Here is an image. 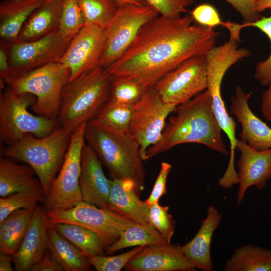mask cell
<instances>
[{
    "label": "cell",
    "mask_w": 271,
    "mask_h": 271,
    "mask_svg": "<svg viewBox=\"0 0 271 271\" xmlns=\"http://www.w3.org/2000/svg\"><path fill=\"white\" fill-rule=\"evenodd\" d=\"M110 189L105 209L124 216L137 224L152 226L150 221V205L142 201L133 183L117 178L110 179Z\"/></svg>",
    "instance_id": "obj_20"
},
{
    "label": "cell",
    "mask_w": 271,
    "mask_h": 271,
    "mask_svg": "<svg viewBox=\"0 0 271 271\" xmlns=\"http://www.w3.org/2000/svg\"><path fill=\"white\" fill-rule=\"evenodd\" d=\"M172 168L171 164L166 162H162L160 170L153 189L148 198L146 200L149 205L159 203L160 198L167 193V180Z\"/></svg>",
    "instance_id": "obj_40"
},
{
    "label": "cell",
    "mask_w": 271,
    "mask_h": 271,
    "mask_svg": "<svg viewBox=\"0 0 271 271\" xmlns=\"http://www.w3.org/2000/svg\"><path fill=\"white\" fill-rule=\"evenodd\" d=\"M176 106L165 102L154 86L134 104L128 132L139 144L144 161L148 149L160 140L166 119Z\"/></svg>",
    "instance_id": "obj_11"
},
{
    "label": "cell",
    "mask_w": 271,
    "mask_h": 271,
    "mask_svg": "<svg viewBox=\"0 0 271 271\" xmlns=\"http://www.w3.org/2000/svg\"><path fill=\"white\" fill-rule=\"evenodd\" d=\"M50 224L48 211L38 204L18 250L12 255L16 270H30L48 250Z\"/></svg>",
    "instance_id": "obj_17"
},
{
    "label": "cell",
    "mask_w": 271,
    "mask_h": 271,
    "mask_svg": "<svg viewBox=\"0 0 271 271\" xmlns=\"http://www.w3.org/2000/svg\"><path fill=\"white\" fill-rule=\"evenodd\" d=\"M72 39L64 37L57 30L34 41L9 43L8 73L24 72L58 62Z\"/></svg>",
    "instance_id": "obj_13"
},
{
    "label": "cell",
    "mask_w": 271,
    "mask_h": 271,
    "mask_svg": "<svg viewBox=\"0 0 271 271\" xmlns=\"http://www.w3.org/2000/svg\"><path fill=\"white\" fill-rule=\"evenodd\" d=\"M81 167L79 185L82 201L105 209L110 193V179L106 177L98 156L86 143L82 152Z\"/></svg>",
    "instance_id": "obj_19"
},
{
    "label": "cell",
    "mask_w": 271,
    "mask_h": 271,
    "mask_svg": "<svg viewBox=\"0 0 271 271\" xmlns=\"http://www.w3.org/2000/svg\"><path fill=\"white\" fill-rule=\"evenodd\" d=\"M28 165L18 164L2 155L0 157V196L20 192H29L45 198L41 183L34 177Z\"/></svg>",
    "instance_id": "obj_22"
},
{
    "label": "cell",
    "mask_w": 271,
    "mask_h": 271,
    "mask_svg": "<svg viewBox=\"0 0 271 271\" xmlns=\"http://www.w3.org/2000/svg\"><path fill=\"white\" fill-rule=\"evenodd\" d=\"M71 134L61 127L43 138L26 134L14 144L2 146L1 155L30 166L41 183L45 197L63 164Z\"/></svg>",
    "instance_id": "obj_5"
},
{
    "label": "cell",
    "mask_w": 271,
    "mask_h": 271,
    "mask_svg": "<svg viewBox=\"0 0 271 271\" xmlns=\"http://www.w3.org/2000/svg\"><path fill=\"white\" fill-rule=\"evenodd\" d=\"M112 78L105 68L99 66L67 82L57 117L60 127L72 133L91 120L108 100Z\"/></svg>",
    "instance_id": "obj_3"
},
{
    "label": "cell",
    "mask_w": 271,
    "mask_h": 271,
    "mask_svg": "<svg viewBox=\"0 0 271 271\" xmlns=\"http://www.w3.org/2000/svg\"><path fill=\"white\" fill-rule=\"evenodd\" d=\"M263 92L261 102V110L263 116L271 122V83Z\"/></svg>",
    "instance_id": "obj_44"
},
{
    "label": "cell",
    "mask_w": 271,
    "mask_h": 271,
    "mask_svg": "<svg viewBox=\"0 0 271 271\" xmlns=\"http://www.w3.org/2000/svg\"><path fill=\"white\" fill-rule=\"evenodd\" d=\"M236 150L240 152L237 162L239 186L236 199L237 205H239L249 187L254 186L258 189H262L271 179V148L256 150L237 140Z\"/></svg>",
    "instance_id": "obj_16"
},
{
    "label": "cell",
    "mask_w": 271,
    "mask_h": 271,
    "mask_svg": "<svg viewBox=\"0 0 271 271\" xmlns=\"http://www.w3.org/2000/svg\"><path fill=\"white\" fill-rule=\"evenodd\" d=\"M267 9L271 10V0H256L255 10L259 13Z\"/></svg>",
    "instance_id": "obj_46"
},
{
    "label": "cell",
    "mask_w": 271,
    "mask_h": 271,
    "mask_svg": "<svg viewBox=\"0 0 271 271\" xmlns=\"http://www.w3.org/2000/svg\"><path fill=\"white\" fill-rule=\"evenodd\" d=\"M146 89L133 79L123 76H112L108 101L117 104L133 105Z\"/></svg>",
    "instance_id": "obj_33"
},
{
    "label": "cell",
    "mask_w": 271,
    "mask_h": 271,
    "mask_svg": "<svg viewBox=\"0 0 271 271\" xmlns=\"http://www.w3.org/2000/svg\"><path fill=\"white\" fill-rule=\"evenodd\" d=\"M225 271H271V250L250 244L235 249L226 260Z\"/></svg>",
    "instance_id": "obj_27"
},
{
    "label": "cell",
    "mask_w": 271,
    "mask_h": 271,
    "mask_svg": "<svg viewBox=\"0 0 271 271\" xmlns=\"http://www.w3.org/2000/svg\"><path fill=\"white\" fill-rule=\"evenodd\" d=\"M119 7L126 5L133 4L138 6L148 5L145 0H114Z\"/></svg>",
    "instance_id": "obj_47"
},
{
    "label": "cell",
    "mask_w": 271,
    "mask_h": 271,
    "mask_svg": "<svg viewBox=\"0 0 271 271\" xmlns=\"http://www.w3.org/2000/svg\"><path fill=\"white\" fill-rule=\"evenodd\" d=\"M85 25L77 0H63L58 28L64 37L73 38Z\"/></svg>",
    "instance_id": "obj_34"
},
{
    "label": "cell",
    "mask_w": 271,
    "mask_h": 271,
    "mask_svg": "<svg viewBox=\"0 0 271 271\" xmlns=\"http://www.w3.org/2000/svg\"><path fill=\"white\" fill-rule=\"evenodd\" d=\"M222 218V215L216 208L210 205L198 231L189 242L181 246L183 252L195 268L203 271L213 270L210 245L213 234Z\"/></svg>",
    "instance_id": "obj_21"
},
{
    "label": "cell",
    "mask_w": 271,
    "mask_h": 271,
    "mask_svg": "<svg viewBox=\"0 0 271 271\" xmlns=\"http://www.w3.org/2000/svg\"><path fill=\"white\" fill-rule=\"evenodd\" d=\"M133 105L117 104L107 101L88 122L107 131L127 132Z\"/></svg>",
    "instance_id": "obj_29"
},
{
    "label": "cell",
    "mask_w": 271,
    "mask_h": 271,
    "mask_svg": "<svg viewBox=\"0 0 271 271\" xmlns=\"http://www.w3.org/2000/svg\"><path fill=\"white\" fill-rule=\"evenodd\" d=\"M148 5L162 16H181L187 12L186 8L193 4L194 0H145Z\"/></svg>",
    "instance_id": "obj_38"
},
{
    "label": "cell",
    "mask_w": 271,
    "mask_h": 271,
    "mask_svg": "<svg viewBox=\"0 0 271 271\" xmlns=\"http://www.w3.org/2000/svg\"><path fill=\"white\" fill-rule=\"evenodd\" d=\"M84 137L112 178L131 181L140 195L145 183L144 161L139 144L128 132H111L87 122Z\"/></svg>",
    "instance_id": "obj_4"
},
{
    "label": "cell",
    "mask_w": 271,
    "mask_h": 271,
    "mask_svg": "<svg viewBox=\"0 0 271 271\" xmlns=\"http://www.w3.org/2000/svg\"><path fill=\"white\" fill-rule=\"evenodd\" d=\"M230 4L242 16L243 23L254 22L261 18L255 10L256 0H225Z\"/></svg>",
    "instance_id": "obj_41"
},
{
    "label": "cell",
    "mask_w": 271,
    "mask_h": 271,
    "mask_svg": "<svg viewBox=\"0 0 271 271\" xmlns=\"http://www.w3.org/2000/svg\"><path fill=\"white\" fill-rule=\"evenodd\" d=\"M173 112L160 140L148 149L146 160L178 145L190 143L202 144L223 155H229L222 140L207 89L177 106Z\"/></svg>",
    "instance_id": "obj_2"
},
{
    "label": "cell",
    "mask_w": 271,
    "mask_h": 271,
    "mask_svg": "<svg viewBox=\"0 0 271 271\" xmlns=\"http://www.w3.org/2000/svg\"><path fill=\"white\" fill-rule=\"evenodd\" d=\"M193 22L191 15L158 16L141 29L125 52L106 69L113 77L133 79L147 89L154 86L186 60L206 55L215 46L219 33Z\"/></svg>",
    "instance_id": "obj_1"
},
{
    "label": "cell",
    "mask_w": 271,
    "mask_h": 271,
    "mask_svg": "<svg viewBox=\"0 0 271 271\" xmlns=\"http://www.w3.org/2000/svg\"><path fill=\"white\" fill-rule=\"evenodd\" d=\"M62 4L63 0H44L29 17L14 43L34 41L57 30Z\"/></svg>",
    "instance_id": "obj_23"
},
{
    "label": "cell",
    "mask_w": 271,
    "mask_h": 271,
    "mask_svg": "<svg viewBox=\"0 0 271 271\" xmlns=\"http://www.w3.org/2000/svg\"><path fill=\"white\" fill-rule=\"evenodd\" d=\"M144 246H138L131 250L114 256L87 257L91 265L97 271H119L125 267L128 261L141 251Z\"/></svg>",
    "instance_id": "obj_37"
},
{
    "label": "cell",
    "mask_w": 271,
    "mask_h": 271,
    "mask_svg": "<svg viewBox=\"0 0 271 271\" xmlns=\"http://www.w3.org/2000/svg\"><path fill=\"white\" fill-rule=\"evenodd\" d=\"M30 270L63 271V269L48 249L43 256L33 264Z\"/></svg>",
    "instance_id": "obj_42"
},
{
    "label": "cell",
    "mask_w": 271,
    "mask_h": 271,
    "mask_svg": "<svg viewBox=\"0 0 271 271\" xmlns=\"http://www.w3.org/2000/svg\"><path fill=\"white\" fill-rule=\"evenodd\" d=\"M159 14L149 5L126 4L119 7L105 29L106 40L100 66L106 68L118 60L132 44L141 29Z\"/></svg>",
    "instance_id": "obj_9"
},
{
    "label": "cell",
    "mask_w": 271,
    "mask_h": 271,
    "mask_svg": "<svg viewBox=\"0 0 271 271\" xmlns=\"http://www.w3.org/2000/svg\"><path fill=\"white\" fill-rule=\"evenodd\" d=\"M9 43L1 41L0 43V76H3L9 71Z\"/></svg>",
    "instance_id": "obj_43"
},
{
    "label": "cell",
    "mask_w": 271,
    "mask_h": 271,
    "mask_svg": "<svg viewBox=\"0 0 271 271\" xmlns=\"http://www.w3.org/2000/svg\"><path fill=\"white\" fill-rule=\"evenodd\" d=\"M85 25L105 29L119 6L114 0H77Z\"/></svg>",
    "instance_id": "obj_32"
},
{
    "label": "cell",
    "mask_w": 271,
    "mask_h": 271,
    "mask_svg": "<svg viewBox=\"0 0 271 271\" xmlns=\"http://www.w3.org/2000/svg\"><path fill=\"white\" fill-rule=\"evenodd\" d=\"M194 21L201 25L214 28L222 25V21L216 9L212 5L203 4L196 7L191 12Z\"/></svg>",
    "instance_id": "obj_39"
},
{
    "label": "cell",
    "mask_w": 271,
    "mask_h": 271,
    "mask_svg": "<svg viewBox=\"0 0 271 271\" xmlns=\"http://www.w3.org/2000/svg\"><path fill=\"white\" fill-rule=\"evenodd\" d=\"M36 98L31 94L20 93L6 85L0 96V142L11 146L26 134L38 138L49 135L60 127L57 119L31 113L28 110Z\"/></svg>",
    "instance_id": "obj_7"
},
{
    "label": "cell",
    "mask_w": 271,
    "mask_h": 271,
    "mask_svg": "<svg viewBox=\"0 0 271 271\" xmlns=\"http://www.w3.org/2000/svg\"><path fill=\"white\" fill-rule=\"evenodd\" d=\"M251 92H245L240 85L230 96V113L240 123V140L258 151L271 148V128L257 117L250 109L248 101Z\"/></svg>",
    "instance_id": "obj_18"
},
{
    "label": "cell",
    "mask_w": 271,
    "mask_h": 271,
    "mask_svg": "<svg viewBox=\"0 0 271 271\" xmlns=\"http://www.w3.org/2000/svg\"><path fill=\"white\" fill-rule=\"evenodd\" d=\"M34 208L16 210L0 222V250L13 255L18 250L32 219Z\"/></svg>",
    "instance_id": "obj_26"
},
{
    "label": "cell",
    "mask_w": 271,
    "mask_h": 271,
    "mask_svg": "<svg viewBox=\"0 0 271 271\" xmlns=\"http://www.w3.org/2000/svg\"><path fill=\"white\" fill-rule=\"evenodd\" d=\"M45 198L25 192H16L0 198V222L13 212L23 208H34Z\"/></svg>",
    "instance_id": "obj_35"
},
{
    "label": "cell",
    "mask_w": 271,
    "mask_h": 271,
    "mask_svg": "<svg viewBox=\"0 0 271 271\" xmlns=\"http://www.w3.org/2000/svg\"><path fill=\"white\" fill-rule=\"evenodd\" d=\"M129 271L194 270L191 262L178 244L165 243L145 246L125 266Z\"/></svg>",
    "instance_id": "obj_15"
},
{
    "label": "cell",
    "mask_w": 271,
    "mask_h": 271,
    "mask_svg": "<svg viewBox=\"0 0 271 271\" xmlns=\"http://www.w3.org/2000/svg\"><path fill=\"white\" fill-rule=\"evenodd\" d=\"M169 243L153 226L136 224L121 234L119 239L108 247L105 252L111 254L126 247Z\"/></svg>",
    "instance_id": "obj_30"
},
{
    "label": "cell",
    "mask_w": 271,
    "mask_h": 271,
    "mask_svg": "<svg viewBox=\"0 0 271 271\" xmlns=\"http://www.w3.org/2000/svg\"><path fill=\"white\" fill-rule=\"evenodd\" d=\"M86 124H81L71 134L69 146L58 175L45 197L43 204L48 211L69 209L83 201L79 179Z\"/></svg>",
    "instance_id": "obj_8"
},
{
    "label": "cell",
    "mask_w": 271,
    "mask_h": 271,
    "mask_svg": "<svg viewBox=\"0 0 271 271\" xmlns=\"http://www.w3.org/2000/svg\"><path fill=\"white\" fill-rule=\"evenodd\" d=\"M50 225L87 256L104 254L106 247L99 236L93 231L68 223H51Z\"/></svg>",
    "instance_id": "obj_28"
},
{
    "label": "cell",
    "mask_w": 271,
    "mask_h": 271,
    "mask_svg": "<svg viewBox=\"0 0 271 271\" xmlns=\"http://www.w3.org/2000/svg\"><path fill=\"white\" fill-rule=\"evenodd\" d=\"M44 0H3L0 4L1 41L14 43L32 12Z\"/></svg>",
    "instance_id": "obj_24"
},
{
    "label": "cell",
    "mask_w": 271,
    "mask_h": 271,
    "mask_svg": "<svg viewBox=\"0 0 271 271\" xmlns=\"http://www.w3.org/2000/svg\"><path fill=\"white\" fill-rule=\"evenodd\" d=\"M48 212L51 223L74 224L95 232L106 249L115 242L126 228L137 224L113 211L84 201L69 209Z\"/></svg>",
    "instance_id": "obj_10"
},
{
    "label": "cell",
    "mask_w": 271,
    "mask_h": 271,
    "mask_svg": "<svg viewBox=\"0 0 271 271\" xmlns=\"http://www.w3.org/2000/svg\"><path fill=\"white\" fill-rule=\"evenodd\" d=\"M206 55L191 57L163 76L154 85L161 99L178 106L207 89Z\"/></svg>",
    "instance_id": "obj_12"
},
{
    "label": "cell",
    "mask_w": 271,
    "mask_h": 271,
    "mask_svg": "<svg viewBox=\"0 0 271 271\" xmlns=\"http://www.w3.org/2000/svg\"><path fill=\"white\" fill-rule=\"evenodd\" d=\"M222 25L229 30V39L234 40L238 42H240L239 36L240 30L245 27H253L264 33L269 39L271 43V14L268 17H261L258 20L251 23L240 24L227 21L223 22ZM254 77L255 79L262 86H267L271 83V52L267 59L256 64Z\"/></svg>",
    "instance_id": "obj_31"
},
{
    "label": "cell",
    "mask_w": 271,
    "mask_h": 271,
    "mask_svg": "<svg viewBox=\"0 0 271 271\" xmlns=\"http://www.w3.org/2000/svg\"><path fill=\"white\" fill-rule=\"evenodd\" d=\"M12 255L1 251L0 253V270L13 271V268L11 262L13 261Z\"/></svg>",
    "instance_id": "obj_45"
},
{
    "label": "cell",
    "mask_w": 271,
    "mask_h": 271,
    "mask_svg": "<svg viewBox=\"0 0 271 271\" xmlns=\"http://www.w3.org/2000/svg\"><path fill=\"white\" fill-rule=\"evenodd\" d=\"M106 40L105 29L92 25H85L74 36L58 61L69 71L67 82L100 66Z\"/></svg>",
    "instance_id": "obj_14"
},
{
    "label": "cell",
    "mask_w": 271,
    "mask_h": 271,
    "mask_svg": "<svg viewBox=\"0 0 271 271\" xmlns=\"http://www.w3.org/2000/svg\"><path fill=\"white\" fill-rule=\"evenodd\" d=\"M169 207L159 203L150 205L149 218L151 224L171 243L173 236L176 221L169 212Z\"/></svg>",
    "instance_id": "obj_36"
},
{
    "label": "cell",
    "mask_w": 271,
    "mask_h": 271,
    "mask_svg": "<svg viewBox=\"0 0 271 271\" xmlns=\"http://www.w3.org/2000/svg\"><path fill=\"white\" fill-rule=\"evenodd\" d=\"M69 77L68 69L55 62L24 72L8 73L1 79L17 92L34 95L36 100L32 107L36 115L57 119L62 91Z\"/></svg>",
    "instance_id": "obj_6"
},
{
    "label": "cell",
    "mask_w": 271,
    "mask_h": 271,
    "mask_svg": "<svg viewBox=\"0 0 271 271\" xmlns=\"http://www.w3.org/2000/svg\"><path fill=\"white\" fill-rule=\"evenodd\" d=\"M48 249L63 271H86L91 265L82 251L50 226Z\"/></svg>",
    "instance_id": "obj_25"
}]
</instances>
